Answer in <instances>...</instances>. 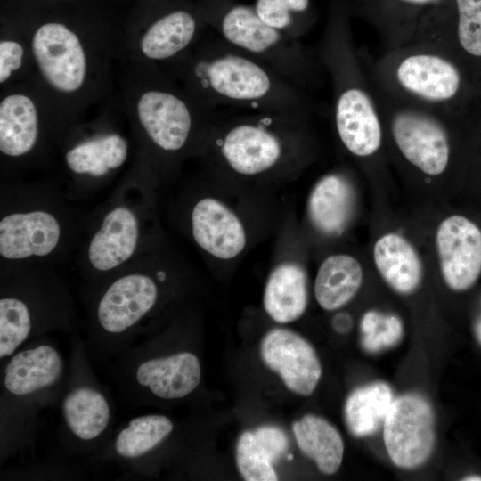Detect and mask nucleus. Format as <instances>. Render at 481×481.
I'll list each match as a JSON object with an SVG mask.
<instances>
[{"label":"nucleus","mask_w":481,"mask_h":481,"mask_svg":"<svg viewBox=\"0 0 481 481\" xmlns=\"http://www.w3.org/2000/svg\"><path fill=\"white\" fill-rule=\"evenodd\" d=\"M192 76L203 102L215 109L226 106L302 117L319 112L306 91L220 37L195 59Z\"/></svg>","instance_id":"obj_1"},{"label":"nucleus","mask_w":481,"mask_h":481,"mask_svg":"<svg viewBox=\"0 0 481 481\" xmlns=\"http://www.w3.org/2000/svg\"><path fill=\"white\" fill-rule=\"evenodd\" d=\"M66 363L51 335L27 343L1 362V458L30 445L38 429V414L58 405L67 378Z\"/></svg>","instance_id":"obj_2"},{"label":"nucleus","mask_w":481,"mask_h":481,"mask_svg":"<svg viewBox=\"0 0 481 481\" xmlns=\"http://www.w3.org/2000/svg\"><path fill=\"white\" fill-rule=\"evenodd\" d=\"M86 225L56 189H1V268L53 265L79 247Z\"/></svg>","instance_id":"obj_3"},{"label":"nucleus","mask_w":481,"mask_h":481,"mask_svg":"<svg viewBox=\"0 0 481 481\" xmlns=\"http://www.w3.org/2000/svg\"><path fill=\"white\" fill-rule=\"evenodd\" d=\"M77 328L74 299L53 265L1 268L0 362L33 339Z\"/></svg>","instance_id":"obj_4"},{"label":"nucleus","mask_w":481,"mask_h":481,"mask_svg":"<svg viewBox=\"0 0 481 481\" xmlns=\"http://www.w3.org/2000/svg\"><path fill=\"white\" fill-rule=\"evenodd\" d=\"M148 191L138 183L117 189L86 224L78 247L84 293L150 251L153 219Z\"/></svg>","instance_id":"obj_5"},{"label":"nucleus","mask_w":481,"mask_h":481,"mask_svg":"<svg viewBox=\"0 0 481 481\" xmlns=\"http://www.w3.org/2000/svg\"><path fill=\"white\" fill-rule=\"evenodd\" d=\"M108 363L112 383L131 407L183 399L196 390L201 379L196 354L188 349L159 353L150 340H136Z\"/></svg>","instance_id":"obj_6"},{"label":"nucleus","mask_w":481,"mask_h":481,"mask_svg":"<svg viewBox=\"0 0 481 481\" xmlns=\"http://www.w3.org/2000/svg\"><path fill=\"white\" fill-rule=\"evenodd\" d=\"M64 446L94 455L112 435L115 407L94 375L84 339L72 335L67 378L58 403Z\"/></svg>","instance_id":"obj_7"},{"label":"nucleus","mask_w":481,"mask_h":481,"mask_svg":"<svg viewBox=\"0 0 481 481\" xmlns=\"http://www.w3.org/2000/svg\"><path fill=\"white\" fill-rule=\"evenodd\" d=\"M302 116L272 112L235 117L215 131L217 157L242 176L269 173L285 163L298 137Z\"/></svg>","instance_id":"obj_8"},{"label":"nucleus","mask_w":481,"mask_h":481,"mask_svg":"<svg viewBox=\"0 0 481 481\" xmlns=\"http://www.w3.org/2000/svg\"><path fill=\"white\" fill-rule=\"evenodd\" d=\"M220 37L266 64L283 78L306 92L316 85L323 68L317 53L265 24L255 9L233 5L215 23Z\"/></svg>","instance_id":"obj_9"},{"label":"nucleus","mask_w":481,"mask_h":481,"mask_svg":"<svg viewBox=\"0 0 481 481\" xmlns=\"http://www.w3.org/2000/svg\"><path fill=\"white\" fill-rule=\"evenodd\" d=\"M386 94L442 113L459 94L462 77L442 51L423 43L398 46L382 61Z\"/></svg>","instance_id":"obj_10"},{"label":"nucleus","mask_w":481,"mask_h":481,"mask_svg":"<svg viewBox=\"0 0 481 481\" xmlns=\"http://www.w3.org/2000/svg\"><path fill=\"white\" fill-rule=\"evenodd\" d=\"M333 84V118L344 147L358 158L374 155L383 138L380 111L371 94L360 65L341 61L329 71Z\"/></svg>","instance_id":"obj_11"},{"label":"nucleus","mask_w":481,"mask_h":481,"mask_svg":"<svg viewBox=\"0 0 481 481\" xmlns=\"http://www.w3.org/2000/svg\"><path fill=\"white\" fill-rule=\"evenodd\" d=\"M379 107L388 112L392 139L402 156L428 175L443 174L450 160V142L438 112L388 96Z\"/></svg>","instance_id":"obj_12"},{"label":"nucleus","mask_w":481,"mask_h":481,"mask_svg":"<svg viewBox=\"0 0 481 481\" xmlns=\"http://www.w3.org/2000/svg\"><path fill=\"white\" fill-rule=\"evenodd\" d=\"M383 426L384 444L396 466L411 469L428 460L435 444V421L424 398L404 395L394 399Z\"/></svg>","instance_id":"obj_13"},{"label":"nucleus","mask_w":481,"mask_h":481,"mask_svg":"<svg viewBox=\"0 0 481 481\" xmlns=\"http://www.w3.org/2000/svg\"><path fill=\"white\" fill-rule=\"evenodd\" d=\"M436 245L441 273L454 291L471 288L481 274V230L460 215L445 218L438 226Z\"/></svg>","instance_id":"obj_14"},{"label":"nucleus","mask_w":481,"mask_h":481,"mask_svg":"<svg viewBox=\"0 0 481 481\" xmlns=\"http://www.w3.org/2000/svg\"><path fill=\"white\" fill-rule=\"evenodd\" d=\"M32 50L45 80L55 89L70 93L83 84L84 50L77 35L61 23L41 26L32 40Z\"/></svg>","instance_id":"obj_15"},{"label":"nucleus","mask_w":481,"mask_h":481,"mask_svg":"<svg viewBox=\"0 0 481 481\" xmlns=\"http://www.w3.org/2000/svg\"><path fill=\"white\" fill-rule=\"evenodd\" d=\"M265 365L276 371L285 386L300 395H310L322 376V366L314 347L296 332L277 328L261 342Z\"/></svg>","instance_id":"obj_16"},{"label":"nucleus","mask_w":481,"mask_h":481,"mask_svg":"<svg viewBox=\"0 0 481 481\" xmlns=\"http://www.w3.org/2000/svg\"><path fill=\"white\" fill-rule=\"evenodd\" d=\"M137 113L151 142L167 153L182 151L189 143L196 125L189 103L169 91L151 90L142 94Z\"/></svg>","instance_id":"obj_17"},{"label":"nucleus","mask_w":481,"mask_h":481,"mask_svg":"<svg viewBox=\"0 0 481 481\" xmlns=\"http://www.w3.org/2000/svg\"><path fill=\"white\" fill-rule=\"evenodd\" d=\"M174 428V422L166 415L134 417L120 425L93 458L122 464L140 475L148 459L171 436Z\"/></svg>","instance_id":"obj_18"},{"label":"nucleus","mask_w":481,"mask_h":481,"mask_svg":"<svg viewBox=\"0 0 481 481\" xmlns=\"http://www.w3.org/2000/svg\"><path fill=\"white\" fill-rule=\"evenodd\" d=\"M190 229L195 243L216 258L232 259L246 246L241 221L215 198H201L194 203L190 213Z\"/></svg>","instance_id":"obj_19"},{"label":"nucleus","mask_w":481,"mask_h":481,"mask_svg":"<svg viewBox=\"0 0 481 481\" xmlns=\"http://www.w3.org/2000/svg\"><path fill=\"white\" fill-rule=\"evenodd\" d=\"M354 200V190L344 175H324L310 194L307 206L309 218L321 232L339 234L351 217Z\"/></svg>","instance_id":"obj_20"},{"label":"nucleus","mask_w":481,"mask_h":481,"mask_svg":"<svg viewBox=\"0 0 481 481\" xmlns=\"http://www.w3.org/2000/svg\"><path fill=\"white\" fill-rule=\"evenodd\" d=\"M374 263L381 277L395 292L415 291L422 278V265L414 247L402 235L389 232L374 244Z\"/></svg>","instance_id":"obj_21"},{"label":"nucleus","mask_w":481,"mask_h":481,"mask_svg":"<svg viewBox=\"0 0 481 481\" xmlns=\"http://www.w3.org/2000/svg\"><path fill=\"white\" fill-rule=\"evenodd\" d=\"M308 301L307 281L303 268L295 263H283L269 275L264 292V307L279 323L298 319Z\"/></svg>","instance_id":"obj_22"},{"label":"nucleus","mask_w":481,"mask_h":481,"mask_svg":"<svg viewBox=\"0 0 481 481\" xmlns=\"http://www.w3.org/2000/svg\"><path fill=\"white\" fill-rule=\"evenodd\" d=\"M127 152L125 138L118 134H103L69 149L65 154V162L74 175L100 180L119 168Z\"/></svg>","instance_id":"obj_23"},{"label":"nucleus","mask_w":481,"mask_h":481,"mask_svg":"<svg viewBox=\"0 0 481 481\" xmlns=\"http://www.w3.org/2000/svg\"><path fill=\"white\" fill-rule=\"evenodd\" d=\"M363 281V268L354 257L346 254L330 256L321 264L316 273V301L324 310H337L356 295Z\"/></svg>","instance_id":"obj_24"},{"label":"nucleus","mask_w":481,"mask_h":481,"mask_svg":"<svg viewBox=\"0 0 481 481\" xmlns=\"http://www.w3.org/2000/svg\"><path fill=\"white\" fill-rule=\"evenodd\" d=\"M38 139L37 112L25 95L12 94L0 104V151L8 157L28 154Z\"/></svg>","instance_id":"obj_25"},{"label":"nucleus","mask_w":481,"mask_h":481,"mask_svg":"<svg viewBox=\"0 0 481 481\" xmlns=\"http://www.w3.org/2000/svg\"><path fill=\"white\" fill-rule=\"evenodd\" d=\"M292 429L299 449L315 462L321 472L332 475L339 469L344 455L343 439L327 420L306 414L293 423Z\"/></svg>","instance_id":"obj_26"},{"label":"nucleus","mask_w":481,"mask_h":481,"mask_svg":"<svg viewBox=\"0 0 481 481\" xmlns=\"http://www.w3.org/2000/svg\"><path fill=\"white\" fill-rule=\"evenodd\" d=\"M197 20L187 11L178 10L157 20L143 36L140 47L152 60H167L185 50L197 32Z\"/></svg>","instance_id":"obj_27"},{"label":"nucleus","mask_w":481,"mask_h":481,"mask_svg":"<svg viewBox=\"0 0 481 481\" xmlns=\"http://www.w3.org/2000/svg\"><path fill=\"white\" fill-rule=\"evenodd\" d=\"M393 401L391 388L383 382L353 391L345 404V418L350 432L359 437L375 433L384 424Z\"/></svg>","instance_id":"obj_28"},{"label":"nucleus","mask_w":481,"mask_h":481,"mask_svg":"<svg viewBox=\"0 0 481 481\" xmlns=\"http://www.w3.org/2000/svg\"><path fill=\"white\" fill-rule=\"evenodd\" d=\"M309 4V0H257L255 11L268 26L300 40L305 29L298 18L306 12Z\"/></svg>","instance_id":"obj_29"},{"label":"nucleus","mask_w":481,"mask_h":481,"mask_svg":"<svg viewBox=\"0 0 481 481\" xmlns=\"http://www.w3.org/2000/svg\"><path fill=\"white\" fill-rule=\"evenodd\" d=\"M362 344L369 352L395 346L403 335L400 319L392 314L369 311L361 320Z\"/></svg>","instance_id":"obj_30"},{"label":"nucleus","mask_w":481,"mask_h":481,"mask_svg":"<svg viewBox=\"0 0 481 481\" xmlns=\"http://www.w3.org/2000/svg\"><path fill=\"white\" fill-rule=\"evenodd\" d=\"M236 461L240 475L247 481L278 479L273 463L251 432H244L240 436L236 448Z\"/></svg>","instance_id":"obj_31"},{"label":"nucleus","mask_w":481,"mask_h":481,"mask_svg":"<svg viewBox=\"0 0 481 481\" xmlns=\"http://www.w3.org/2000/svg\"><path fill=\"white\" fill-rule=\"evenodd\" d=\"M457 40L465 53L481 57V0H455Z\"/></svg>","instance_id":"obj_32"},{"label":"nucleus","mask_w":481,"mask_h":481,"mask_svg":"<svg viewBox=\"0 0 481 481\" xmlns=\"http://www.w3.org/2000/svg\"><path fill=\"white\" fill-rule=\"evenodd\" d=\"M253 435L272 463L276 461L289 447L288 438L279 428L262 427L257 428Z\"/></svg>","instance_id":"obj_33"},{"label":"nucleus","mask_w":481,"mask_h":481,"mask_svg":"<svg viewBox=\"0 0 481 481\" xmlns=\"http://www.w3.org/2000/svg\"><path fill=\"white\" fill-rule=\"evenodd\" d=\"M23 49L14 41L0 43V82L6 81L11 73L21 66Z\"/></svg>","instance_id":"obj_34"},{"label":"nucleus","mask_w":481,"mask_h":481,"mask_svg":"<svg viewBox=\"0 0 481 481\" xmlns=\"http://www.w3.org/2000/svg\"><path fill=\"white\" fill-rule=\"evenodd\" d=\"M352 326V319L347 314H338L333 319V327L338 333L347 332Z\"/></svg>","instance_id":"obj_35"},{"label":"nucleus","mask_w":481,"mask_h":481,"mask_svg":"<svg viewBox=\"0 0 481 481\" xmlns=\"http://www.w3.org/2000/svg\"><path fill=\"white\" fill-rule=\"evenodd\" d=\"M400 1L408 4H412V5H427L437 0H400Z\"/></svg>","instance_id":"obj_36"},{"label":"nucleus","mask_w":481,"mask_h":481,"mask_svg":"<svg viewBox=\"0 0 481 481\" xmlns=\"http://www.w3.org/2000/svg\"><path fill=\"white\" fill-rule=\"evenodd\" d=\"M475 332L478 342L481 345V315L478 317L475 324Z\"/></svg>","instance_id":"obj_37"},{"label":"nucleus","mask_w":481,"mask_h":481,"mask_svg":"<svg viewBox=\"0 0 481 481\" xmlns=\"http://www.w3.org/2000/svg\"><path fill=\"white\" fill-rule=\"evenodd\" d=\"M463 480H468V481H479V480H481V476H477V475H474V476H469V477H466L465 478H463Z\"/></svg>","instance_id":"obj_38"},{"label":"nucleus","mask_w":481,"mask_h":481,"mask_svg":"<svg viewBox=\"0 0 481 481\" xmlns=\"http://www.w3.org/2000/svg\"><path fill=\"white\" fill-rule=\"evenodd\" d=\"M293 459V456L290 454L288 456V460H292Z\"/></svg>","instance_id":"obj_39"}]
</instances>
